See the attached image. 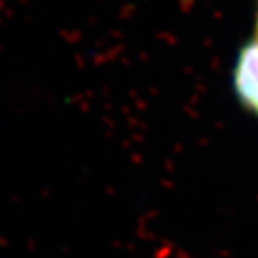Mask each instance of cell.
Returning <instances> with one entry per match:
<instances>
[{
	"label": "cell",
	"mask_w": 258,
	"mask_h": 258,
	"mask_svg": "<svg viewBox=\"0 0 258 258\" xmlns=\"http://www.w3.org/2000/svg\"><path fill=\"white\" fill-rule=\"evenodd\" d=\"M235 90L246 107L258 115V41L239 53L235 67Z\"/></svg>",
	"instance_id": "obj_1"
}]
</instances>
